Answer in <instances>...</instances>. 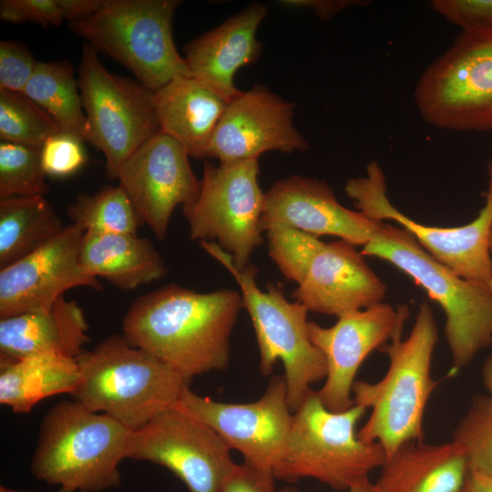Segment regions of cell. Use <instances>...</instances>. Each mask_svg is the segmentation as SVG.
<instances>
[{
	"label": "cell",
	"instance_id": "1",
	"mask_svg": "<svg viewBox=\"0 0 492 492\" xmlns=\"http://www.w3.org/2000/svg\"><path fill=\"white\" fill-rule=\"evenodd\" d=\"M242 306L231 289L197 292L169 284L137 298L123 321V335L191 380L223 371Z\"/></svg>",
	"mask_w": 492,
	"mask_h": 492
},
{
	"label": "cell",
	"instance_id": "2",
	"mask_svg": "<svg viewBox=\"0 0 492 492\" xmlns=\"http://www.w3.org/2000/svg\"><path fill=\"white\" fill-rule=\"evenodd\" d=\"M437 339L433 312L424 302L409 335L380 348L389 359L385 374L376 382L356 380L354 384V405L370 409L358 436L379 444L386 459L407 444L423 442L425 408L438 385L431 373Z\"/></svg>",
	"mask_w": 492,
	"mask_h": 492
},
{
	"label": "cell",
	"instance_id": "3",
	"mask_svg": "<svg viewBox=\"0 0 492 492\" xmlns=\"http://www.w3.org/2000/svg\"><path fill=\"white\" fill-rule=\"evenodd\" d=\"M75 399L131 431L174 408L190 380L152 354L112 334L77 359Z\"/></svg>",
	"mask_w": 492,
	"mask_h": 492
},
{
	"label": "cell",
	"instance_id": "4",
	"mask_svg": "<svg viewBox=\"0 0 492 492\" xmlns=\"http://www.w3.org/2000/svg\"><path fill=\"white\" fill-rule=\"evenodd\" d=\"M130 434L114 418L77 400L57 403L41 421L31 472L73 492L117 488Z\"/></svg>",
	"mask_w": 492,
	"mask_h": 492
},
{
	"label": "cell",
	"instance_id": "5",
	"mask_svg": "<svg viewBox=\"0 0 492 492\" xmlns=\"http://www.w3.org/2000/svg\"><path fill=\"white\" fill-rule=\"evenodd\" d=\"M361 253L395 265L439 304L446 316L452 374L492 343V292L441 264L409 231L378 220Z\"/></svg>",
	"mask_w": 492,
	"mask_h": 492
},
{
	"label": "cell",
	"instance_id": "6",
	"mask_svg": "<svg viewBox=\"0 0 492 492\" xmlns=\"http://www.w3.org/2000/svg\"><path fill=\"white\" fill-rule=\"evenodd\" d=\"M366 411L357 405L331 411L313 390L292 413L274 477L290 483L311 478L345 491L369 479L385 463L386 454L379 444L358 436L356 426Z\"/></svg>",
	"mask_w": 492,
	"mask_h": 492
},
{
	"label": "cell",
	"instance_id": "7",
	"mask_svg": "<svg viewBox=\"0 0 492 492\" xmlns=\"http://www.w3.org/2000/svg\"><path fill=\"white\" fill-rule=\"evenodd\" d=\"M178 0H102L93 12L67 23L86 43L128 67L154 91L179 77H191L177 51L173 18Z\"/></svg>",
	"mask_w": 492,
	"mask_h": 492
},
{
	"label": "cell",
	"instance_id": "8",
	"mask_svg": "<svg viewBox=\"0 0 492 492\" xmlns=\"http://www.w3.org/2000/svg\"><path fill=\"white\" fill-rule=\"evenodd\" d=\"M203 250L219 261L241 288L242 306L251 317L260 355V372L270 374L278 361L284 368L287 401L295 412L308 395L311 385L324 381L326 363L309 335L308 309L289 302L280 285L269 283L266 292L256 283L257 268L248 264L239 270L231 257L217 243L200 241Z\"/></svg>",
	"mask_w": 492,
	"mask_h": 492
},
{
	"label": "cell",
	"instance_id": "9",
	"mask_svg": "<svg viewBox=\"0 0 492 492\" xmlns=\"http://www.w3.org/2000/svg\"><path fill=\"white\" fill-rule=\"evenodd\" d=\"M414 97L423 118L434 127L492 130V30L461 31L423 72Z\"/></svg>",
	"mask_w": 492,
	"mask_h": 492
},
{
	"label": "cell",
	"instance_id": "10",
	"mask_svg": "<svg viewBox=\"0 0 492 492\" xmlns=\"http://www.w3.org/2000/svg\"><path fill=\"white\" fill-rule=\"evenodd\" d=\"M77 81L87 123V141L104 154L107 176L117 179L122 165L159 132L154 92L110 73L87 43L82 47Z\"/></svg>",
	"mask_w": 492,
	"mask_h": 492
},
{
	"label": "cell",
	"instance_id": "11",
	"mask_svg": "<svg viewBox=\"0 0 492 492\" xmlns=\"http://www.w3.org/2000/svg\"><path fill=\"white\" fill-rule=\"evenodd\" d=\"M258 159L206 161L197 200L182 207L192 240H217L241 270L262 244L260 228L264 204Z\"/></svg>",
	"mask_w": 492,
	"mask_h": 492
},
{
	"label": "cell",
	"instance_id": "12",
	"mask_svg": "<svg viewBox=\"0 0 492 492\" xmlns=\"http://www.w3.org/2000/svg\"><path fill=\"white\" fill-rule=\"evenodd\" d=\"M344 190L359 211L374 220H393L406 229L441 264L492 292V179L477 217L451 228L425 225L398 210L387 197L385 178L376 162L368 164L366 176L348 179Z\"/></svg>",
	"mask_w": 492,
	"mask_h": 492
},
{
	"label": "cell",
	"instance_id": "13",
	"mask_svg": "<svg viewBox=\"0 0 492 492\" xmlns=\"http://www.w3.org/2000/svg\"><path fill=\"white\" fill-rule=\"evenodd\" d=\"M231 450L210 426L170 408L131 431L127 458L168 468L190 492H221L237 465Z\"/></svg>",
	"mask_w": 492,
	"mask_h": 492
},
{
	"label": "cell",
	"instance_id": "14",
	"mask_svg": "<svg viewBox=\"0 0 492 492\" xmlns=\"http://www.w3.org/2000/svg\"><path fill=\"white\" fill-rule=\"evenodd\" d=\"M215 431L246 462L272 472L282 456L292 420L283 375L273 376L256 401L234 404L200 396L190 387L175 407Z\"/></svg>",
	"mask_w": 492,
	"mask_h": 492
},
{
	"label": "cell",
	"instance_id": "15",
	"mask_svg": "<svg viewBox=\"0 0 492 492\" xmlns=\"http://www.w3.org/2000/svg\"><path fill=\"white\" fill-rule=\"evenodd\" d=\"M408 316L405 305L394 308L383 302L341 315L330 327L309 322L311 341L326 363L324 383L316 391L326 408L341 412L354 405L353 386L361 364L373 351L402 336Z\"/></svg>",
	"mask_w": 492,
	"mask_h": 492
},
{
	"label": "cell",
	"instance_id": "16",
	"mask_svg": "<svg viewBox=\"0 0 492 492\" xmlns=\"http://www.w3.org/2000/svg\"><path fill=\"white\" fill-rule=\"evenodd\" d=\"M184 147L158 132L120 168L119 186L130 199L143 223L159 241L166 238L175 209L194 202L200 181L195 176Z\"/></svg>",
	"mask_w": 492,
	"mask_h": 492
},
{
	"label": "cell",
	"instance_id": "17",
	"mask_svg": "<svg viewBox=\"0 0 492 492\" xmlns=\"http://www.w3.org/2000/svg\"><path fill=\"white\" fill-rule=\"evenodd\" d=\"M85 232L74 223L66 225L42 247L0 269L1 319L48 308L75 287L102 290L80 263Z\"/></svg>",
	"mask_w": 492,
	"mask_h": 492
},
{
	"label": "cell",
	"instance_id": "18",
	"mask_svg": "<svg viewBox=\"0 0 492 492\" xmlns=\"http://www.w3.org/2000/svg\"><path fill=\"white\" fill-rule=\"evenodd\" d=\"M295 105L256 85L230 102L210 139L207 158L220 162L258 159L268 151L308 149L293 125Z\"/></svg>",
	"mask_w": 492,
	"mask_h": 492
},
{
	"label": "cell",
	"instance_id": "19",
	"mask_svg": "<svg viewBox=\"0 0 492 492\" xmlns=\"http://www.w3.org/2000/svg\"><path fill=\"white\" fill-rule=\"evenodd\" d=\"M377 220L345 208L323 180L298 175L277 180L265 193L261 231L291 227L316 237L333 235L364 246Z\"/></svg>",
	"mask_w": 492,
	"mask_h": 492
},
{
	"label": "cell",
	"instance_id": "20",
	"mask_svg": "<svg viewBox=\"0 0 492 492\" xmlns=\"http://www.w3.org/2000/svg\"><path fill=\"white\" fill-rule=\"evenodd\" d=\"M386 291L361 251L340 240L323 243L292 295L309 312L339 317L383 302Z\"/></svg>",
	"mask_w": 492,
	"mask_h": 492
},
{
	"label": "cell",
	"instance_id": "21",
	"mask_svg": "<svg viewBox=\"0 0 492 492\" xmlns=\"http://www.w3.org/2000/svg\"><path fill=\"white\" fill-rule=\"evenodd\" d=\"M268 10L254 3L184 47L191 77L202 81L227 102L241 94L234 84L236 72L261 55L257 31Z\"/></svg>",
	"mask_w": 492,
	"mask_h": 492
},
{
	"label": "cell",
	"instance_id": "22",
	"mask_svg": "<svg viewBox=\"0 0 492 492\" xmlns=\"http://www.w3.org/2000/svg\"><path fill=\"white\" fill-rule=\"evenodd\" d=\"M78 303L59 297L50 307L0 320V358L55 355L77 359L89 343Z\"/></svg>",
	"mask_w": 492,
	"mask_h": 492
},
{
	"label": "cell",
	"instance_id": "23",
	"mask_svg": "<svg viewBox=\"0 0 492 492\" xmlns=\"http://www.w3.org/2000/svg\"><path fill=\"white\" fill-rule=\"evenodd\" d=\"M153 92L159 131L181 144L190 157L207 158L229 102L193 77H176Z\"/></svg>",
	"mask_w": 492,
	"mask_h": 492
},
{
	"label": "cell",
	"instance_id": "24",
	"mask_svg": "<svg viewBox=\"0 0 492 492\" xmlns=\"http://www.w3.org/2000/svg\"><path fill=\"white\" fill-rule=\"evenodd\" d=\"M468 471L465 452L453 439L410 443L386 459L375 484L382 492H460Z\"/></svg>",
	"mask_w": 492,
	"mask_h": 492
},
{
	"label": "cell",
	"instance_id": "25",
	"mask_svg": "<svg viewBox=\"0 0 492 492\" xmlns=\"http://www.w3.org/2000/svg\"><path fill=\"white\" fill-rule=\"evenodd\" d=\"M79 258L87 273L123 291L159 280L168 272L152 241L137 233L85 232Z\"/></svg>",
	"mask_w": 492,
	"mask_h": 492
},
{
	"label": "cell",
	"instance_id": "26",
	"mask_svg": "<svg viewBox=\"0 0 492 492\" xmlns=\"http://www.w3.org/2000/svg\"><path fill=\"white\" fill-rule=\"evenodd\" d=\"M78 383L76 359L47 354L0 358V403L15 413L27 414L52 395H73Z\"/></svg>",
	"mask_w": 492,
	"mask_h": 492
},
{
	"label": "cell",
	"instance_id": "27",
	"mask_svg": "<svg viewBox=\"0 0 492 492\" xmlns=\"http://www.w3.org/2000/svg\"><path fill=\"white\" fill-rule=\"evenodd\" d=\"M64 227L45 196L0 200V269L42 247Z\"/></svg>",
	"mask_w": 492,
	"mask_h": 492
},
{
	"label": "cell",
	"instance_id": "28",
	"mask_svg": "<svg viewBox=\"0 0 492 492\" xmlns=\"http://www.w3.org/2000/svg\"><path fill=\"white\" fill-rule=\"evenodd\" d=\"M23 93L47 112L62 132L87 141V118L78 81L69 62H37Z\"/></svg>",
	"mask_w": 492,
	"mask_h": 492
},
{
	"label": "cell",
	"instance_id": "29",
	"mask_svg": "<svg viewBox=\"0 0 492 492\" xmlns=\"http://www.w3.org/2000/svg\"><path fill=\"white\" fill-rule=\"evenodd\" d=\"M71 223L86 232L137 233L143 223L121 186H105L93 194L80 193L67 207Z\"/></svg>",
	"mask_w": 492,
	"mask_h": 492
},
{
	"label": "cell",
	"instance_id": "30",
	"mask_svg": "<svg viewBox=\"0 0 492 492\" xmlns=\"http://www.w3.org/2000/svg\"><path fill=\"white\" fill-rule=\"evenodd\" d=\"M56 120L23 92L0 89V138L41 149L60 132Z\"/></svg>",
	"mask_w": 492,
	"mask_h": 492
},
{
	"label": "cell",
	"instance_id": "31",
	"mask_svg": "<svg viewBox=\"0 0 492 492\" xmlns=\"http://www.w3.org/2000/svg\"><path fill=\"white\" fill-rule=\"evenodd\" d=\"M40 149L0 143V200L45 196L49 191Z\"/></svg>",
	"mask_w": 492,
	"mask_h": 492
},
{
	"label": "cell",
	"instance_id": "32",
	"mask_svg": "<svg viewBox=\"0 0 492 492\" xmlns=\"http://www.w3.org/2000/svg\"><path fill=\"white\" fill-rule=\"evenodd\" d=\"M453 440L463 448L470 470L492 477V399L488 395L473 398L454 430Z\"/></svg>",
	"mask_w": 492,
	"mask_h": 492
},
{
	"label": "cell",
	"instance_id": "33",
	"mask_svg": "<svg viewBox=\"0 0 492 492\" xmlns=\"http://www.w3.org/2000/svg\"><path fill=\"white\" fill-rule=\"evenodd\" d=\"M266 233L270 257L286 279L300 284L324 242L291 227H276Z\"/></svg>",
	"mask_w": 492,
	"mask_h": 492
},
{
	"label": "cell",
	"instance_id": "34",
	"mask_svg": "<svg viewBox=\"0 0 492 492\" xmlns=\"http://www.w3.org/2000/svg\"><path fill=\"white\" fill-rule=\"evenodd\" d=\"M102 0H1L0 19L8 23L60 26L96 10Z\"/></svg>",
	"mask_w": 492,
	"mask_h": 492
},
{
	"label": "cell",
	"instance_id": "35",
	"mask_svg": "<svg viewBox=\"0 0 492 492\" xmlns=\"http://www.w3.org/2000/svg\"><path fill=\"white\" fill-rule=\"evenodd\" d=\"M82 142L77 137L62 131L50 137L40 149L46 175L67 177L81 169L87 159Z\"/></svg>",
	"mask_w": 492,
	"mask_h": 492
},
{
	"label": "cell",
	"instance_id": "36",
	"mask_svg": "<svg viewBox=\"0 0 492 492\" xmlns=\"http://www.w3.org/2000/svg\"><path fill=\"white\" fill-rule=\"evenodd\" d=\"M37 61L20 41H0V89L24 92Z\"/></svg>",
	"mask_w": 492,
	"mask_h": 492
},
{
	"label": "cell",
	"instance_id": "37",
	"mask_svg": "<svg viewBox=\"0 0 492 492\" xmlns=\"http://www.w3.org/2000/svg\"><path fill=\"white\" fill-rule=\"evenodd\" d=\"M430 5L463 32L492 30V0H434Z\"/></svg>",
	"mask_w": 492,
	"mask_h": 492
},
{
	"label": "cell",
	"instance_id": "38",
	"mask_svg": "<svg viewBox=\"0 0 492 492\" xmlns=\"http://www.w3.org/2000/svg\"><path fill=\"white\" fill-rule=\"evenodd\" d=\"M275 479L272 472L242 462L236 465L221 492H278Z\"/></svg>",
	"mask_w": 492,
	"mask_h": 492
},
{
	"label": "cell",
	"instance_id": "39",
	"mask_svg": "<svg viewBox=\"0 0 492 492\" xmlns=\"http://www.w3.org/2000/svg\"><path fill=\"white\" fill-rule=\"evenodd\" d=\"M279 3L286 7L312 10L322 20H328L349 6L364 5V1L355 0H282Z\"/></svg>",
	"mask_w": 492,
	"mask_h": 492
},
{
	"label": "cell",
	"instance_id": "40",
	"mask_svg": "<svg viewBox=\"0 0 492 492\" xmlns=\"http://www.w3.org/2000/svg\"><path fill=\"white\" fill-rule=\"evenodd\" d=\"M460 492H492V477L482 472L469 469Z\"/></svg>",
	"mask_w": 492,
	"mask_h": 492
},
{
	"label": "cell",
	"instance_id": "41",
	"mask_svg": "<svg viewBox=\"0 0 492 492\" xmlns=\"http://www.w3.org/2000/svg\"><path fill=\"white\" fill-rule=\"evenodd\" d=\"M482 378L488 396L492 399V354L487 357L482 369Z\"/></svg>",
	"mask_w": 492,
	"mask_h": 492
},
{
	"label": "cell",
	"instance_id": "42",
	"mask_svg": "<svg viewBox=\"0 0 492 492\" xmlns=\"http://www.w3.org/2000/svg\"><path fill=\"white\" fill-rule=\"evenodd\" d=\"M346 492H382V491L377 487L375 482H372L370 479H367L351 487Z\"/></svg>",
	"mask_w": 492,
	"mask_h": 492
},
{
	"label": "cell",
	"instance_id": "43",
	"mask_svg": "<svg viewBox=\"0 0 492 492\" xmlns=\"http://www.w3.org/2000/svg\"><path fill=\"white\" fill-rule=\"evenodd\" d=\"M487 169H488L489 179H492V156L489 159ZM491 253H492V235H491Z\"/></svg>",
	"mask_w": 492,
	"mask_h": 492
},
{
	"label": "cell",
	"instance_id": "44",
	"mask_svg": "<svg viewBox=\"0 0 492 492\" xmlns=\"http://www.w3.org/2000/svg\"><path fill=\"white\" fill-rule=\"evenodd\" d=\"M278 492H301V491L298 490L296 487H285L278 490Z\"/></svg>",
	"mask_w": 492,
	"mask_h": 492
},
{
	"label": "cell",
	"instance_id": "45",
	"mask_svg": "<svg viewBox=\"0 0 492 492\" xmlns=\"http://www.w3.org/2000/svg\"><path fill=\"white\" fill-rule=\"evenodd\" d=\"M0 492H22V491L12 490V489H8V488L5 487H1Z\"/></svg>",
	"mask_w": 492,
	"mask_h": 492
},
{
	"label": "cell",
	"instance_id": "46",
	"mask_svg": "<svg viewBox=\"0 0 492 492\" xmlns=\"http://www.w3.org/2000/svg\"><path fill=\"white\" fill-rule=\"evenodd\" d=\"M26 492H32V491H26ZM56 492H73V491H70V490H67V489H65V488H59L58 490H56Z\"/></svg>",
	"mask_w": 492,
	"mask_h": 492
}]
</instances>
